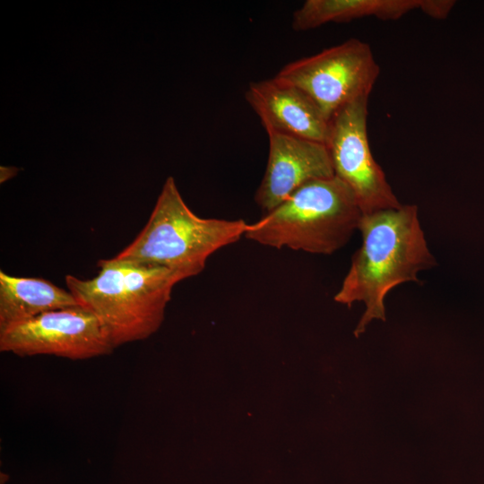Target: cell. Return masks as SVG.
<instances>
[{
	"label": "cell",
	"mask_w": 484,
	"mask_h": 484,
	"mask_svg": "<svg viewBox=\"0 0 484 484\" xmlns=\"http://www.w3.org/2000/svg\"><path fill=\"white\" fill-rule=\"evenodd\" d=\"M358 230L361 246L334 296L336 302L348 306L356 301L365 304L357 335L373 319H385V299L393 289L418 282L419 272L436 264L414 204L362 214Z\"/></svg>",
	"instance_id": "1"
},
{
	"label": "cell",
	"mask_w": 484,
	"mask_h": 484,
	"mask_svg": "<svg viewBox=\"0 0 484 484\" xmlns=\"http://www.w3.org/2000/svg\"><path fill=\"white\" fill-rule=\"evenodd\" d=\"M91 279L65 276L79 306L99 320L111 345L144 340L161 325L173 288L185 276L177 272L115 257L99 260Z\"/></svg>",
	"instance_id": "2"
},
{
	"label": "cell",
	"mask_w": 484,
	"mask_h": 484,
	"mask_svg": "<svg viewBox=\"0 0 484 484\" xmlns=\"http://www.w3.org/2000/svg\"><path fill=\"white\" fill-rule=\"evenodd\" d=\"M362 212L340 178L312 180L280 205L248 224L245 238L281 249L332 255L358 230Z\"/></svg>",
	"instance_id": "3"
},
{
	"label": "cell",
	"mask_w": 484,
	"mask_h": 484,
	"mask_svg": "<svg viewBox=\"0 0 484 484\" xmlns=\"http://www.w3.org/2000/svg\"><path fill=\"white\" fill-rule=\"evenodd\" d=\"M247 225L197 216L169 177L143 229L114 257L164 267L187 279L202 272L213 253L245 236Z\"/></svg>",
	"instance_id": "4"
},
{
	"label": "cell",
	"mask_w": 484,
	"mask_h": 484,
	"mask_svg": "<svg viewBox=\"0 0 484 484\" xmlns=\"http://www.w3.org/2000/svg\"><path fill=\"white\" fill-rule=\"evenodd\" d=\"M379 73L370 46L349 39L287 64L274 77L302 91L330 121L348 104L369 98Z\"/></svg>",
	"instance_id": "5"
},
{
	"label": "cell",
	"mask_w": 484,
	"mask_h": 484,
	"mask_svg": "<svg viewBox=\"0 0 484 484\" xmlns=\"http://www.w3.org/2000/svg\"><path fill=\"white\" fill-rule=\"evenodd\" d=\"M367 102L360 98L339 110L330 120L325 143L334 176L350 188L362 214L402 205L370 150Z\"/></svg>",
	"instance_id": "6"
},
{
	"label": "cell",
	"mask_w": 484,
	"mask_h": 484,
	"mask_svg": "<svg viewBox=\"0 0 484 484\" xmlns=\"http://www.w3.org/2000/svg\"><path fill=\"white\" fill-rule=\"evenodd\" d=\"M113 350L99 320L81 306L49 311L0 332V350L20 357L53 355L82 360Z\"/></svg>",
	"instance_id": "7"
},
{
	"label": "cell",
	"mask_w": 484,
	"mask_h": 484,
	"mask_svg": "<svg viewBox=\"0 0 484 484\" xmlns=\"http://www.w3.org/2000/svg\"><path fill=\"white\" fill-rule=\"evenodd\" d=\"M265 172L255 194L264 213L269 212L303 185L334 176L325 144L269 133Z\"/></svg>",
	"instance_id": "8"
},
{
	"label": "cell",
	"mask_w": 484,
	"mask_h": 484,
	"mask_svg": "<svg viewBox=\"0 0 484 484\" xmlns=\"http://www.w3.org/2000/svg\"><path fill=\"white\" fill-rule=\"evenodd\" d=\"M245 98L267 134L277 133L326 143L330 121L296 86L276 77L253 82Z\"/></svg>",
	"instance_id": "9"
},
{
	"label": "cell",
	"mask_w": 484,
	"mask_h": 484,
	"mask_svg": "<svg viewBox=\"0 0 484 484\" xmlns=\"http://www.w3.org/2000/svg\"><path fill=\"white\" fill-rule=\"evenodd\" d=\"M79 306L69 290L41 278L0 271V332L44 313Z\"/></svg>",
	"instance_id": "10"
},
{
	"label": "cell",
	"mask_w": 484,
	"mask_h": 484,
	"mask_svg": "<svg viewBox=\"0 0 484 484\" xmlns=\"http://www.w3.org/2000/svg\"><path fill=\"white\" fill-rule=\"evenodd\" d=\"M421 4L422 0H307L293 13L291 26L303 31L366 17L393 21L420 10Z\"/></svg>",
	"instance_id": "11"
},
{
	"label": "cell",
	"mask_w": 484,
	"mask_h": 484,
	"mask_svg": "<svg viewBox=\"0 0 484 484\" xmlns=\"http://www.w3.org/2000/svg\"><path fill=\"white\" fill-rule=\"evenodd\" d=\"M455 4L453 0H422L420 11L426 15L437 19H445Z\"/></svg>",
	"instance_id": "12"
},
{
	"label": "cell",
	"mask_w": 484,
	"mask_h": 484,
	"mask_svg": "<svg viewBox=\"0 0 484 484\" xmlns=\"http://www.w3.org/2000/svg\"><path fill=\"white\" fill-rule=\"evenodd\" d=\"M18 170L16 168L1 167V183L15 176Z\"/></svg>",
	"instance_id": "13"
}]
</instances>
